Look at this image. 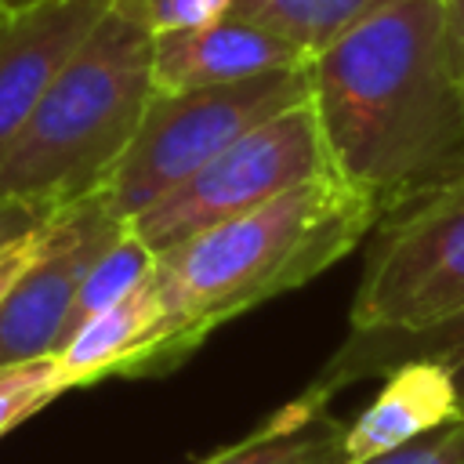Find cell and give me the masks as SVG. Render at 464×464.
Returning a JSON list of instances; mask_svg holds the SVG:
<instances>
[{
	"instance_id": "ac0fdd59",
	"label": "cell",
	"mask_w": 464,
	"mask_h": 464,
	"mask_svg": "<svg viewBox=\"0 0 464 464\" xmlns=\"http://www.w3.org/2000/svg\"><path fill=\"white\" fill-rule=\"evenodd\" d=\"M359 464H464V420L442 424L406 446H395Z\"/></svg>"
},
{
	"instance_id": "d6986e66",
	"label": "cell",
	"mask_w": 464,
	"mask_h": 464,
	"mask_svg": "<svg viewBox=\"0 0 464 464\" xmlns=\"http://www.w3.org/2000/svg\"><path fill=\"white\" fill-rule=\"evenodd\" d=\"M47 214L36 210V207H25V203H14V199H0V250L11 246L14 239L29 236Z\"/></svg>"
},
{
	"instance_id": "6da1fadb",
	"label": "cell",
	"mask_w": 464,
	"mask_h": 464,
	"mask_svg": "<svg viewBox=\"0 0 464 464\" xmlns=\"http://www.w3.org/2000/svg\"><path fill=\"white\" fill-rule=\"evenodd\" d=\"M330 174L381 218L464 178V76L439 0H395L308 62Z\"/></svg>"
},
{
	"instance_id": "44dd1931",
	"label": "cell",
	"mask_w": 464,
	"mask_h": 464,
	"mask_svg": "<svg viewBox=\"0 0 464 464\" xmlns=\"http://www.w3.org/2000/svg\"><path fill=\"white\" fill-rule=\"evenodd\" d=\"M439 11H442V22H446V40H450L453 62L464 76V0H439Z\"/></svg>"
},
{
	"instance_id": "9c48e42d",
	"label": "cell",
	"mask_w": 464,
	"mask_h": 464,
	"mask_svg": "<svg viewBox=\"0 0 464 464\" xmlns=\"http://www.w3.org/2000/svg\"><path fill=\"white\" fill-rule=\"evenodd\" d=\"M308 65L301 51L279 36L239 22L232 14L199 25L152 36V87L156 91H192L250 80L261 72Z\"/></svg>"
},
{
	"instance_id": "7a4b0ae2",
	"label": "cell",
	"mask_w": 464,
	"mask_h": 464,
	"mask_svg": "<svg viewBox=\"0 0 464 464\" xmlns=\"http://www.w3.org/2000/svg\"><path fill=\"white\" fill-rule=\"evenodd\" d=\"M377 221L370 199L323 174L156 254L160 326L130 377L181 366L228 319L323 276Z\"/></svg>"
},
{
	"instance_id": "2e32d148",
	"label": "cell",
	"mask_w": 464,
	"mask_h": 464,
	"mask_svg": "<svg viewBox=\"0 0 464 464\" xmlns=\"http://www.w3.org/2000/svg\"><path fill=\"white\" fill-rule=\"evenodd\" d=\"M58 395H65V384L51 355L0 366V439L44 406H51Z\"/></svg>"
},
{
	"instance_id": "277c9868",
	"label": "cell",
	"mask_w": 464,
	"mask_h": 464,
	"mask_svg": "<svg viewBox=\"0 0 464 464\" xmlns=\"http://www.w3.org/2000/svg\"><path fill=\"white\" fill-rule=\"evenodd\" d=\"M308 65H290L221 87L152 91L134 141L105 185L112 207L127 221L265 120L308 102Z\"/></svg>"
},
{
	"instance_id": "ba28073f",
	"label": "cell",
	"mask_w": 464,
	"mask_h": 464,
	"mask_svg": "<svg viewBox=\"0 0 464 464\" xmlns=\"http://www.w3.org/2000/svg\"><path fill=\"white\" fill-rule=\"evenodd\" d=\"M109 7L112 0L0 4V152Z\"/></svg>"
},
{
	"instance_id": "8992f818",
	"label": "cell",
	"mask_w": 464,
	"mask_h": 464,
	"mask_svg": "<svg viewBox=\"0 0 464 464\" xmlns=\"http://www.w3.org/2000/svg\"><path fill=\"white\" fill-rule=\"evenodd\" d=\"M348 330H424L464 312V178L373 228Z\"/></svg>"
},
{
	"instance_id": "5b68a950",
	"label": "cell",
	"mask_w": 464,
	"mask_h": 464,
	"mask_svg": "<svg viewBox=\"0 0 464 464\" xmlns=\"http://www.w3.org/2000/svg\"><path fill=\"white\" fill-rule=\"evenodd\" d=\"M330 174L323 134L312 102H301L188 174L181 185L127 218V228L152 250L163 254L188 236L239 218L312 178Z\"/></svg>"
},
{
	"instance_id": "7c38bea8",
	"label": "cell",
	"mask_w": 464,
	"mask_h": 464,
	"mask_svg": "<svg viewBox=\"0 0 464 464\" xmlns=\"http://www.w3.org/2000/svg\"><path fill=\"white\" fill-rule=\"evenodd\" d=\"M413 359H431L446 366L457 388V399H460V413H464V312L442 323H431L424 330H348L344 344L330 355V362L319 370L308 392L334 399L341 388L362 377L388 373Z\"/></svg>"
},
{
	"instance_id": "ffe728a7",
	"label": "cell",
	"mask_w": 464,
	"mask_h": 464,
	"mask_svg": "<svg viewBox=\"0 0 464 464\" xmlns=\"http://www.w3.org/2000/svg\"><path fill=\"white\" fill-rule=\"evenodd\" d=\"M40 225H44V221H40ZM40 225H36L29 236H22V239H14L11 246H4V250H0V297H4V294H7V286L18 279V272L29 265V257L36 254Z\"/></svg>"
},
{
	"instance_id": "7402d4cb",
	"label": "cell",
	"mask_w": 464,
	"mask_h": 464,
	"mask_svg": "<svg viewBox=\"0 0 464 464\" xmlns=\"http://www.w3.org/2000/svg\"><path fill=\"white\" fill-rule=\"evenodd\" d=\"M4 7H22V4H36V0H0Z\"/></svg>"
},
{
	"instance_id": "e0dca14e",
	"label": "cell",
	"mask_w": 464,
	"mask_h": 464,
	"mask_svg": "<svg viewBox=\"0 0 464 464\" xmlns=\"http://www.w3.org/2000/svg\"><path fill=\"white\" fill-rule=\"evenodd\" d=\"M112 7L134 14L156 36V33L210 25L228 14L232 0H112Z\"/></svg>"
},
{
	"instance_id": "5bb4252c",
	"label": "cell",
	"mask_w": 464,
	"mask_h": 464,
	"mask_svg": "<svg viewBox=\"0 0 464 464\" xmlns=\"http://www.w3.org/2000/svg\"><path fill=\"white\" fill-rule=\"evenodd\" d=\"M388 4L395 0H232L228 14L279 36L312 62Z\"/></svg>"
},
{
	"instance_id": "4fadbf2b",
	"label": "cell",
	"mask_w": 464,
	"mask_h": 464,
	"mask_svg": "<svg viewBox=\"0 0 464 464\" xmlns=\"http://www.w3.org/2000/svg\"><path fill=\"white\" fill-rule=\"evenodd\" d=\"M341 442L344 424L330 413V399L304 388L294 402L265 417L250 435L192 464H344Z\"/></svg>"
},
{
	"instance_id": "3957f363",
	"label": "cell",
	"mask_w": 464,
	"mask_h": 464,
	"mask_svg": "<svg viewBox=\"0 0 464 464\" xmlns=\"http://www.w3.org/2000/svg\"><path fill=\"white\" fill-rule=\"evenodd\" d=\"M152 33L109 7L0 152V199L54 214L112 181L152 98Z\"/></svg>"
},
{
	"instance_id": "9a60e30c",
	"label": "cell",
	"mask_w": 464,
	"mask_h": 464,
	"mask_svg": "<svg viewBox=\"0 0 464 464\" xmlns=\"http://www.w3.org/2000/svg\"><path fill=\"white\" fill-rule=\"evenodd\" d=\"M152 268H156V254H152L130 228H123V236L87 268V276H83V283H80V290H76V297H72V308H69L62 341H65L76 326H83L91 315H98V312H105L109 304H116V301H123L127 294H134V290L152 276ZM62 341H58V344H62Z\"/></svg>"
},
{
	"instance_id": "8fae6325",
	"label": "cell",
	"mask_w": 464,
	"mask_h": 464,
	"mask_svg": "<svg viewBox=\"0 0 464 464\" xmlns=\"http://www.w3.org/2000/svg\"><path fill=\"white\" fill-rule=\"evenodd\" d=\"M156 326H160V294L149 276L134 294L91 315L51 352L65 392L98 384L105 377H130Z\"/></svg>"
},
{
	"instance_id": "52a82bcc",
	"label": "cell",
	"mask_w": 464,
	"mask_h": 464,
	"mask_svg": "<svg viewBox=\"0 0 464 464\" xmlns=\"http://www.w3.org/2000/svg\"><path fill=\"white\" fill-rule=\"evenodd\" d=\"M109 192H91L44 218L36 254L0 297V366L51 355L87 268L123 236Z\"/></svg>"
},
{
	"instance_id": "30bf717a",
	"label": "cell",
	"mask_w": 464,
	"mask_h": 464,
	"mask_svg": "<svg viewBox=\"0 0 464 464\" xmlns=\"http://www.w3.org/2000/svg\"><path fill=\"white\" fill-rule=\"evenodd\" d=\"M453 420H464V413L446 366L431 359L402 362L384 373V384L370 406L344 424V464L370 460Z\"/></svg>"
}]
</instances>
